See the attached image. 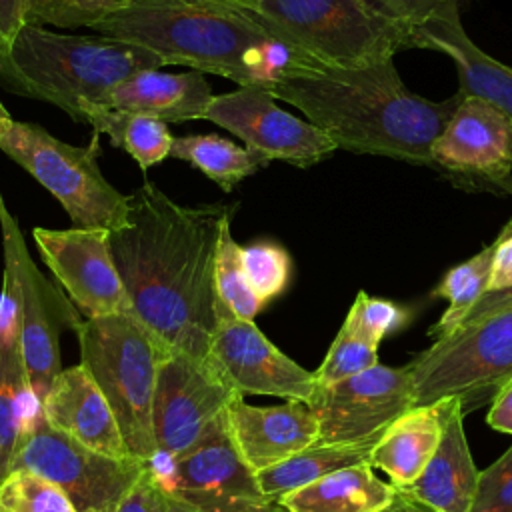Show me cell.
Wrapping results in <instances>:
<instances>
[{
	"label": "cell",
	"instance_id": "6da1fadb",
	"mask_svg": "<svg viewBox=\"0 0 512 512\" xmlns=\"http://www.w3.org/2000/svg\"><path fill=\"white\" fill-rule=\"evenodd\" d=\"M236 206H182L154 182L130 194L128 224L110 232L134 314L174 350L206 358L218 320L214 260Z\"/></svg>",
	"mask_w": 512,
	"mask_h": 512
},
{
	"label": "cell",
	"instance_id": "7a4b0ae2",
	"mask_svg": "<svg viewBox=\"0 0 512 512\" xmlns=\"http://www.w3.org/2000/svg\"><path fill=\"white\" fill-rule=\"evenodd\" d=\"M276 100L296 106L338 146L430 168V148L458 94L434 102L406 88L392 60L362 68H300L270 82Z\"/></svg>",
	"mask_w": 512,
	"mask_h": 512
},
{
	"label": "cell",
	"instance_id": "3957f363",
	"mask_svg": "<svg viewBox=\"0 0 512 512\" xmlns=\"http://www.w3.org/2000/svg\"><path fill=\"white\" fill-rule=\"evenodd\" d=\"M94 30L142 46L164 64L218 74L238 86L266 88L290 70L322 66L252 20L204 0H126Z\"/></svg>",
	"mask_w": 512,
	"mask_h": 512
},
{
	"label": "cell",
	"instance_id": "277c9868",
	"mask_svg": "<svg viewBox=\"0 0 512 512\" xmlns=\"http://www.w3.org/2000/svg\"><path fill=\"white\" fill-rule=\"evenodd\" d=\"M166 66L154 52L108 36H72L24 24L0 52V80L12 94L42 100L86 124L124 78Z\"/></svg>",
	"mask_w": 512,
	"mask_h": 512
},
{
	"label": "cell",
	"instance_id": "5b68a950",
	"mask_svg": "<svg viewBox=\"0 0 512 512\" xmlns=\"http://www.w3.org/2000/svg\"><path fill=\"white\" fill-rule=\"evenodd\" d=\"M332 68L372 66L414 48V28L370 0H204Z\"/></svg>",
	"mask_w": 512,
	"mask_h": 512
},
{
	"label": "cell",
	"instance_id": "8992f818",
	"mask_svg": "<svg viewBox=\"0 0 512 512\" xmlns=\"http://www.w3.org/2000/svg\"><path fill=\"white\" fill-rule=\"evenodd\" d=\"M74 332L80 364L110 402L130 456L154 462V392L160 366L174 348L136 314L84 318Z\"/></svg>",
	"mask_w": 512,
	"mask_h": 512
},
{
	"label": "cell",
	"instance_id": "52a82bcc",
	"mask_svg": "<svg viewBox=\"0 0 512 512\" xmlns=\"http://www.w3.org/2000/svg\"><path fill=\"white\" fill-rule=\"evenodd\" d=\"M0 150L62 204L76 228L112 232L128 224L130 194H120L100 172L98 134L90 146H72L40 124L14 120Z\"/></svg>",
	"mask_w": 512,
	"mask_h": 512
},
{
	"label": "cell",
	"instance_id": "ba28073f",
	"mask_svg": "<svg viewBox=\"0 0 512 512\" xmlns=\"http://www.w3.org/2000/svg\"><path fill=\"white\" fill-rule=\"evenodd\" d=\"M416 406L456 396L464 414L492 402L512 378V308L434 340L406 364Z\"/></svg>",
	"mask_w": 512,
	"mask_h": 512
},
{
	"label": "cell",
	"instance_id": "9c48e42d",
	"mask_svg": "<svg viewBox=\"0 0 512 512\" xmlns=\"http://www.w3.org/2000/svg\"><path fill=\"white\" fill-rule=\"evenodd\" d=\"M240 394L206 358L172 350L162 362L152 404L156 458L174 462L228 438V410Z\"/></svg>",
	"mask_w": 512,
	"mask_h": 512
},
{
	"label": "cell",
	"instance_id": "30bf717a",
	"mask_svg": "<svg viewBox=\"0 0 512 512\" xmlns=\"http://www.w3.org/2000/svg\"><path fill=\"white\" fill-rule=\"evenodd\" d=\"M0 230L4 246V282L10 286L22 356L32 394L42 404L60 366V332L76 330L80 316L72 300L48 280L34 264L16 218L10 214L0 192Z\"/></svg>",
	"mask_w": 512,
	"mask_h": 512
},
{
	"label": "cell",
	"instance_id": "8fae6325",
	"mask_svg": "<svg viewBox=\"0 0 512 512\" xmlns=\"http://www.w3.org/2000/svg\"><path fill=\"white\" fill-rule=\"evenodd\" d=\"M150 462L94 452L54 430L42 416L22 434L12 470H30L56 484L78 512H116ZM8 472V474H10Z\"/></svg>",
	"mask_w": 512,
	"mask_h": 512
},
{
	"label": "cell",
	"instance_id": "7c38bea8",
	"mask_svg": "<svg viewBox=\"0 0 512 512\" xmlns=\"http://www.w3.org/2000/svg\"><path fill=\"white\" fill-rule=\"evenodd\" d=\"M430 168L454 186L512 196V116L462 96L430 148Z\"/></svg>",
	"mask_w": 512,
	"mask_h": 512
},
{
	"label": "cell",
	"instance_id": "4fadbf2b",
	"mask_svg": "<svg viewBox=\"0 0 512 512\" xmlns=\"http://www.w3.org/2000/svg\"><path fill=\"white\" fill-rule=\"evenodd\" d=\"M320 426L316 444H350L380 436L416 406L406 366L376 364L330 386H316L308 400Z\"/></svg>",
	"mask_w": 512,
	"mask_h": 512
},
{
	"label": "cell",
	"instance_id": "5bb4252c",
	"mask_svg": "<svg viewBox=\"0 0 512 512\" xmlns=\"http://www.w3.org/2000/svg\"><path fill=\"white\" fill-rule=\"evenodd\" d=\"M204 120L226 128L270 162L284 160L308 168L338 150L322 128L282 110L276 98L260 86H238V90L212 96Z\"/></svg>",
	"mask_w": 512,
	"mask_h": 512
},
{
	"label": "cell",
	"instance_id": "9a60e30c",
	"mask_svg": "<svg viewBox=\"0 0 512 512\" xmlns=\"http://www.w3.org/2000/svg\"><path fill=\"white\" fill-rule=\"evenodd\" d=\"M32 236L44 264L86 318L134 314L114 264L110 230L36 226Z\"/></svg>",
	"mask_w": 512,
	"mask_h": 512
},
{
	"label": "cell",
	"instance_id": "2e32d148",
	"mask_svg": "<svg viewBox=\"0 0 512 512\" xmlns=\"http://www.w3.org/2000/svg\"><path fill=\"white\" fill-rule=\"evenodd\" d=\"M218 320L208 360L240 394H266L308 402L316 376L280 352L254 324L240 320L218 302Z\"/></svg>",
	"mask_w": 512,
	"mask_h": 512
},
{
	"label": "cell",
	"instance_id": "e0dca14e",
	"mask_svg": "<svg viewBox=\"0 0 512 512\" xmlns=\"http://www.w3.org/2000/svg\"><path fill=\"white\" fill-rule=\"evenodd\" d=\"M152 466L166 492L198 512H286L262 494L256 474L236 454L230 438Z\"/></svg>",
	"mask_w": 512,
	"mask_h": 512
},
{
	"label": "cell",
	"instance_id": "ac0fdd59",
	"mask_svg": "<svg viewBox=\"0 0 512 512\" xmlns=\"http://www.w3.org/2000/svg\"><path fill=\"white\" fill-rule=\"evenodd\" d=\"M318 434V418L302 400L252 406L240 396L228 410L230 444L254 474L316 444Z\"/></svg>",
	"mask_w": 512,
	"mask_h": 512
},
{
	"label": "cell",
	"instance_id": "d6986e66",
	"mask_svg": "<svg viewBox=\"0 0 512 512\" xmlns=\"http://www.w3.org/2000/svg\"><path fill=\"white\" fill-rule=\"evenodd\" d=\"M40 410L54 430L78 444L114 458L130 456L110 402L82 364L54 378Z\"/></svg>",
	"mask_w": 512,
	"mask_h": 512
},
{
	"label": "cell",
	"instance_id": "ffe728a7",
	"mask_svg": "<svg viewBox=\"0 0 512 512\" xmlns=\"http://www.w3.org/2000/svg\"><path fill=\"white\" fill-rule=\"evenodd\" d=\"M434 404L438 408L440 440L424 472L406 490L440 512H470L480 470L468 448L466 414L456 396L440 398Z\"/></svg>",
	"mask_w": 512,
	"mask_h": 512
},
{
	"label": "cell",
	"instance_id": "44dd1931",
	"mask_svg": "<svg viewBox=\"0 0 512 512\" xmlns=\"http://www.w3.org/2000/svg\"><path fill=\"white\" fill-rule=\"evenodd\" d=\"M414 48L446 54L458 70L460 94L492 102L512 116V68L480 50L466 34L460 4H452L414 28Z\"/></svg>",
	"mask_w": 512,
	"mask_h": 512
},
{
	"label": "cell",
	"instance_id": "7402d4cb",
	"mask_svg": "<svg viewBox=\"0 0 512 512\" xmlns=\"http://www.w3.org/2000/svg\"><path fill=\"white\" fill-rule=\"evenodd\" d=\"M210 100V84L202 72L170 74L142 70L116 84L104 108L182 124L188 120H204Z\"/></svg>",
	"mask_w": 512,
	"mask_h": 512
},
{
	"label": "cell",
	"instance_id": "603a6c76",
	"mask_svg": "<svg viewBox=\"0 0 512 512\" xmlns=\"http://www.w3.org/2000/svg\"><path fill=\"white\" fill-rule=\"evenodd\" d=\"M18 334L12 290L2 282L0 290V482L10 472L16 446L32 420L40 414Z\"/></svg>",
	"mask_w": 512,
	"mask_h": 512
},
{
	"label": "cell",
	"instance_id": "cb8c5ba5",
	"mask_svg": "<svg viewBox=\"0 0 512 512\" xmlns=\"http://www.w3.org/2000/svg\"><path fill=\"white\" fill-rule=\"evenodd\" d=\"M440 440L436 404L414 406L398 416L378 438L368 466L382 470L394 488H410L424 472Z\"/></svg>",
	"mask_w": 512,
	"mask_h": 512
},
{
	"label": "cell",
	"instance_id": "d4e9b609",
	"mask_svg": "<svg viewBox=\"0 0 512 512\" xmlns=\"http://www.w3.org/2000/svg\"><path fill=\"white\" fill-rule=\"evenodd\" d=\"M396 488L368 464L336 470L278 500L286 512H380L394 500Z\"/></svg>",
	"mask_w": 512,
	"mask_h": 512
},
{
	"label": "cell",
	"instance_id": "484cf974",
	"mask_svg": "<svg viewBox=\"0 0 512 512\" xmlns=\"http://www.w3.org/2000/svg\"><path fill=\"white\" fill-rule=\"evenodd\" d=\"M380 436L350 444H312L298 454L256 472V482L268 500L278 502L282 496L308 486L336 470L368 464L370 452Z\"/></svg>",
	"mask_w": 512,
	"mask_h": 512
},
{
	"label": "cell",
	"instance_id": "4316f807",
	"mask_svg": "<svg viewBox=\"0 0 512 512\" xmlns=\"http://www.w3.org/2000/svg\"><path fill=\"white\" fill-rule=\"evenodd\" d=\"M170 156L186 160L188 164L204 172L224 192H232V188L240 180L256 174L260 168H266L270 164V160L262 154L250 148H242L232 140L216 134L174 136Z\"/></svg>",
	"mask_w": 512,
	"mask_h": 512
},
{
	"label": "cell",
	"instance_id": "83f0119b",
	"mask_svg": "<svg viewBox=\"0 0 512 512\" xmlns=\"http://www.w3.org/2000/svg\"><path fill=\"white\" fill-rule=\"evenodd\" d=\"M86 124L94 128V134H106L114 148L128 152L142 172L170 156L174 136L162 120L134 112L96 108L88 112Z\"/></svg>",
	"mask_w": 512,
	"mask_h": 512
},
{
	"label": "cell",
	"instance_id": "f1b7e54d",
	"mask_svg": "<svg viewBox=\"0 0 512 512\" xmlns=\"http://www.w3.org/2000/svg\"><path fill=\"white\" fill-rule=\"evenodd\" d=\"M492 258L494 242L480 248V252L470 256L468 260L448 268L440 282L432 288V298L448 300V308L444 310L440 320L428 330L432 342L452 334L462 318L470 312V308L488 292Z\"/></svg>",
	"mask_w": 512,
	"mask_h": 512
},
{
	"label": "cell",
	"instance_id": "f546056e",
	"mask_svg": "<svg viewBox=\"0 0 512 512\" xmlns=\"http://www.w3.org/2000/svg\"><path fill=\"white\" fill-rule=\"evenodd\" d=\"M230 220L224 222L216 260H214V288L218 302L240 320H254V316L266 306L252 290L242 266V246L234 240Z\"/></svg>",
	"mask_w": 512,
	"mask_h": 512
},
{
	"label": "cell",
	"instance_id": "4dcf8cb0",
	"mask_svg": "<svg viewBox=\"0 0 512 512\" xmlns=\"http://www.w3.org/2000/svg\"><path fill=\"white\" fill-rule=\"evenodd\" d=\"M0 512H78L68 496L50 480L12 470L0 482Z\"/></svg>",
	"mask_w": 512,
	"mask_h": 512
},
{
	"label": "cell",
	"instance_id": "1f68e13d",
	"mask_svg": "<svg viewBox=\"0 0 512 512\" xmlns=\"http://www.w3.org/2000/svg\"><path fill=\"white\" fill-rule=\"evenodd\" d=\"M240 254L248 282L264 304L286 292L292 280V258L284 246L258 240L242 246Z\"/></svg>",
	"mask_w": 512,
	"mask_h": 512
},
{
	"label": "cell",
	"instance_id": "d6a6232c",
	"mask_svg": "<svg viewBox=\"0 0 512 512\" xmlns=\"http://www.w3.org/2000/svg\"><path fill=\"white\" fill-rule=\"evenodd\" d=\"M414 318V310L406 304H400L390 298L370 296L358 292L342 326L350 328L368 342L380 346L384 338L404 330Z\"/></svg>",
	"mask_w": 512,
	"mask_h": 512
},
{
	"label": "cell",
	"instance_id": "836d02e7",
	"mask_svg": "<svg viewBox=\"0 0 512 512\" xmlns=\"http://www.w3.org/2000/svg\"><path fill=\"white\" fill-rule=\"evenodd\" d=\"M378 364V346L340 326L322 364L314 372L316 386H330Z\"/></svg>",
	"mask_w": 512,
	"mask_h": 512
},
{
	"label": "cell",
	"instance_id": "e575fe53",
	"mask_svg": "<svg viewBox=\"0 0 512 512\" xmlns=\"http://www.w3.org/2000/svg\"><path fill=\"white\" fill-rule=\"evenodd\" d=\"M126 0H26V24L94 28Z\"/></svg>",
	"mask_w": 512,
	"mask_h": 512
},
{
	"label": "cell",
	"instance_id": "d590c367",
	"mask_svg": "<svg viewBox=\"0 0 512 512\" xmlns=\"http://www.w3.org/2000/svg\"><path fill=\"white\" fill-rule=\"evenodd\" d=\"M470 512H512V446L480 470Z\"/></svg>",
	"mask_w": 512,
	"mask_h": 512
},
{
	"label": "cell",
	"instance_id": "8d00e7d4",
	"mask_svg": "<svg viewBox=\"0 0 512 512\" xmlns=\"http://www.w3.org/2000/svg\"><path fill=\"white\" fill-rule=\"evenodd\" d=\"M388 16L408 24L410 28H418L420 24L428 22L442 10L452 4H460L462 0H370Z\"/></svg>",
	"mask_w": 512,
	"mask_h": 512
},
{
	"label": "cell",
	"instance_id": "74e56055",
	"mask_svg": "<svg viewBox=\"0 0 512 512\" xmlns=\"http://www.w3.org/2000/svg\"><path fill=\"white\" fill-rule=\"evenodd\" d=\"M164 498L166 490L158 478V472L150 464L128 492V496L120 502L116 512H160Z\"/></svg>",
	"mask_w": 512,
	"mask_h": 512
},
{
	"label": "cell",
	"instance_id": "f35d334b",
	"mask_svg": "<svg viewBox=\"0 0 512 512\" xmlns=\"http://www.w3.org/2000/svg\"><path fill=\"white\" fill-rule=\"evenodd\" d=\"M512 288V218L494 238V258L488 292H504Z\"/></svg>",
	"mask_w": 512,
	"mask_h": 512
},
{
	"label": "cell",
	"instance_id": "ab89813d",
	"mask_svg": "<svg viewBox=\"0 0 512 512\" xmlns=\"http://www.w3.org/2000/svg\"><path fill=\"white\" fill-rule=\"evenodd\" d=\"M486 422L502 434H512V378H508L494 394Z\"/></svg>",
	"mask_w": 512,
	"mask_h": 512
},
{
	"label": "cell",
	"instance_id": "60d3db41",
	"mask_svg": "<svg viewBox=\"0 0 512 512\" xmlns=\"http://www.w3.org/2000/svg\"><path fill=\"white\" fill-rule=\"evenodd\" d=\"M26 24V0H0V52Z\"/></svg>",
	"mask_w": 512,
	"mask_h": 512
},
{
	"label": "cell",
	"instance_id": "b9f144b4",
	"mask_svg": "<svg viewBox=\"0 0 512 512\" xmlns=\"http://www.w3.org/2000/svg\"><path fill=\"white\" fill-rule=\"evenodd\" d=\"M512 308V288L510 290H504V292H490V294H484L472 308L470 312L462 318V322L458 324V328L462 326H468V324H474L490 314H496L500 310H508ZM456 328V330H458Z\"/></svg>",
	"mask_w": 512,
	"mask_h": 512
},
{
	"label": "cell",
	"instance_id": "7bdbcfd3",
	"mask_svg": "<svg viewBox=\"0 0 512 512\" xmlns=\"http://www.w3.org/2000/svg\"><path fill=\"white\" fill-rule=\"evenodd\" d=\"M380 512H440V510H436L430 504L422 502L420 498H416L408 490L396 488L394 500L386 508H382Z\"/></svg>",
	"mask_w": 512,
	"mask_h": 512
},
{
	"label": "cell",
	"instance_id": "ee69618b",
	"mask_svg": "<svg viewBox=\"0 0 512 512\" xmlns=\"http://www.w3.org/2000/svg\"><path fill=\"white\" fill-rule=\"evenodd\" d=\"M164 490H166V488H164ZM160 512H198V510L166 492V498H164V504H162V510H160Z\"/></svg>",
	"mask_w": 512,
	"mask_h": 512
},
{
	"label": "cell",
	"instance_id": "f6af8a7d",
	"mask_svg": "<svg viewBox=\"0 0 512 512\" xmlns=\"http://www.w3.org/2000/svg\"><path fill=\"white\" fill-rule=\"evenodd\" d=\"M12 124H14V120H12V116H10V112L4 108V104L0 102V140L6 136V132L12 128Z\"/></svg>",
	"mask_w": 512,
	"mask_h": 512
}]
</instances>
